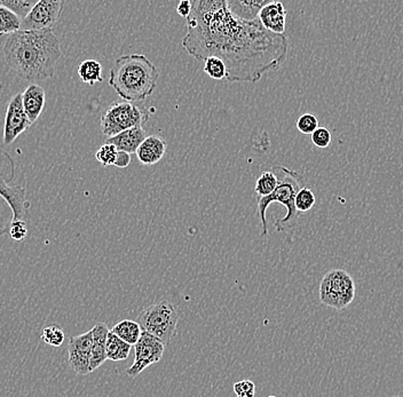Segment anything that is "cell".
Wrapping results in <instances>:
<instances>
[{"label": "cell", "instance_id": "4fadbf2b", "mask_svg": "<svg viewBox=\"0 0 403 397\" xmlns=\"http://www.w3.org/2000/svg\"><path fill=\"white\" fill-rule=\"evenodd\" d=\"M258 21L269 33L284 35L286 24V9L280 1H269L262 7Z\"/></svg>", "mask_w": 403, "mask_h": 397}, {"label": "cell", "instance_id": "ba28073f", "mask_svg": "<svg viewBox=\"0 0 403 397\" xmlns=\"http://www.w3.org/2000/svg\"><path fill=\"white\" fill-rule=\"evenodd\" d=\"M355 298V283L353 277L344 269L328 271L320 284V300L324 306L344 310Z\"/></svg>", "mask_w": 403, "mask_h": 397}, {"label": "cell", "instance_id": "d6a6232c", "mask_svg": "<svg viewBox=\"0 0 403 397\" xmlns=\"http://www.w3.org/2000/svg\"><path fill=\"white\" fill-rule=\"evenodd\" d=\"M192 12V1L189 0H183L178 4L177 13L181 18H187Z\"/></svg>", "mask_w": 403, "mask_h": 397}, {"label": "cell", "instance_id": "f546056e", "mask_svg": "<svg viewBox=\"0 0 403 397\" xmlns=\"http://www.w3.org/2000/svg\"><path fill=\"white\" fill-rule=\"evenodd\" d=\"M311 140H312V143L314 144L315 147L326 149V148L329 147L330 143L333 141V136H331V133L327 127L318 126L311 136Z\"/></svg>", "mask_w": 403, "mask_h": 397}, {"label": "cell", "instance_id": "8fae6325", "mask_svg": "<svg viewBox=\"0 0 403 397\" xmlns=\"http://www.w3.org/2000/svg\"><path fill=\"white\" fill-rule=\"evenodd\" d=\"M33 124L30 123L22 104V94L16 93L9 101L7 107L5 124H4V144L9 146Z\"/></svg>", "mask_w": 403, "mask_h": 397}, {"label": "cell", "instance_id": "3957f363", "mask_svg": "<svg viewBox=\"0 0 403 397\" xmlns=\"http://www.w3.org/2000/svg\"><path fill=\"white\" fill-rule=\"evenodd\" d=\"M156 65L144 54L123 55L110 69L109 85L127 102L142 103L157 87Z\"/></svg>", "mask_w": 403, "mask_h": 397}, {"label": "cell", "instance_id": "d6986e66", "mask_svg": "<svg viewBox=\"0 0 403 397\" xmlns=\"http://www.w3.org/2000/svg\"><path fill=\"white\" fill-rule=\"evenodd\" d=\"M131 348H132L131 344L123 342L121 338H118L116 335L109 331L106 342L107 359L112 362L125 361L130 355Z\"/></svg>", "mask_w": 403, "mask_h": 397}, {"label": "cell", "instance_id": "ac0fdd59", "mask_svg": "<svg viewBox=\"0 0 403 397\" xmlns=\"http://www.w3.org/2000/svg\"><path fill=\"white\" fill-rule=\"evenodd\" d=\"M268 3L269 1H265V0H259V1L232 0V1H227V5H228L230 12L235 15L236 18L245 21H254L258 20L260 11Z\"/></svg>", "mask_w": 403, "mask_h": 397}, {"label": "cell", "instance_id": "cb8c5ba5", "mask_svg": "<svg viewBox=\"0 0 403 397\" xmlns=\"http://www.w3.org/2000/svg\"><path fill=\"white\" fill-rule=\"evenodd\" d=\"M36 3V0H0V5L14 13L21 21L29 14Z\"/></svg>", "mask_w": 403, "mask_h": 397}, {"label": "cell", "instance_id": "5bb4252c", "mask_svg": "<svg viewBox=\"0 0 403 397\" xmlns=\"http://www.w3.org/2000/svg\"><path fill=\"white\" fill-rule=\"evenodd\" d=\"M166 149L168 144L164 138L158 136H147L136 151V158L141 164L151 166L162 161Z\"/></svg>", "mask_w": 403, "mask_h": 397}, {"label": "cell", "instance_id": "e0dca14e", "mask_svg": "<svg viewBox=\"0 0 403 397\" xmlns=\"http://www.w3.org/2000/svg\"><path fill=\"white\" fill-rule=\"evenodd\" d=\"M146 131L142 127H133L130 130L124 131L117 136L112 138H107L106 143L115 146L118 151H124V153H136L140 144L144 141Z\"/></svg>", "mask_w": 403, "mask_h": 397}, {"label": "cell", "instance_id": "ffe728a7", "mask_svg": "<svg viewBox=\"0 0 403 397\" xmlns=\"http://www.w3.org/2000/svg\"><path fill=\"white\" fill-rule=\"evenodd\" d=\"M110 331L133 347L139 342L142 333L141 327L139 325L138 322L131 321V320H123V321L118 322Z\"/></svg>", "mask_w": 403, "mask_h": 397}, {"label": "cell", "instance_id": "9c48e42d", "mask_svg": "<svg viewBox=\"0 0 403 397\" xmlns=\"http://www.w3.org/2000/svg\"><path fill=\"white\" fill-rule=\"evenodd\" d=\"M65 3L61 0H38L29 14L21 21V31L52 30L59 21Z\"/></svg>", "mask_w": 403, "mask_h": 397}, {"label": "cell", "instance_id": "7c38bea8", "mask_svg": "<svg viewBox=\"0 0 403 397\" xmlns=\"http://www.w3.org/2000/svg\"><path fill=\"white\" fill-rule=\"evenodd\" d=\"M92 344H93L92 330L80 336L71 337L69 340V365L74 372L80 376H87L91 374L90 359H91Z\"/></svg>", "mask_w": 403, "mask_h": 397}, {"label": "cell", "instance_id": "5b68a950", "mask_svg": "<svg viewBox=\"0 0 403 397\" xmlns=\"http://www.w3.org/2000/svg\"><path fill=\"white\" fill-rule=\"evenodd\" d=\"M15 177V166L12 157L6 151L0 149V196L5 200L12 210V221L23 220L30 207L26 198V188L23 185H11ZM9 224L4 221L0 213V237L9 234Z\"/></svg>", "mask_w": 403, "mask_h": 397}, {"label": "cell", "instance_id": "7402d4cb", "mask_svg": "<svg viewBox=\"0 0 403 397\" xmlns=\"http://www.w3.org/2000/svg\"><path fill=\"white\" fill-rule=\"evenodd\" d=\"M21 20L6 7L0 5V36L12 35L20 30Z\"/></svg>", "mask_w": 403, "mask_h": 397}, {"label": "cell", "instance_id": "6da1fadb", "mask_svg": "<svg viewBox=\"0 0 403 397\" xmlns=\"http://www.w3.org/2000/svg\"><path fill=\"white\" fill-rule=\"evenodd\" d=\"M186 20V52L198 61L220 59L226 65L227 82H259L280 68L288 56L286 35L269 33L258 20L236 18L227 0H195Z\"/></svg>", "mask_w": 403, "mask_h": 397}, {"label": "cell", "instance_id": "1f68e13d", "mask_svg": "<svg viewBox=\"0 0 403 397\" xmlns=\"http://www.w3.org/2000/svg\"><path fill=\"white\" fill-rule=\"evenodd\" d=\"M234 391L237 397H254L256 385L251 380H242L234 384Z\"/></svg>", "mask_w": 403, "mask_h": 397}, {"label": "cell", "instance_id": "4dcf8cb0", "mask_svg": "<svg viewBox=\"0 0 403 397\" xmlns=\"http://www.w3.org/2000/svg\"><path fill=\"white\" fill-rule=\"evenodd\" d=\"M9 235L15 241H22L28 235V226L24 220L11 221L9 227Z\"/></svg>", "mask_w": 403, "mask_h": 397}, {"label": "cell", "instance_id": "f1b7e54d", "mask_svg": "<svg viewBox=\"0 0 403 397\" xmlns=\"http://www.w3.org/2000/svg\"><path fill=\"white\" fill-rule=\"evenodd\" d=\"M296 127L299 132L305 136H312L314 131L318 127V119L313 114H303L298 118Z\"/></svg>", "mask_w": 403, "mask_h": 397}, {"label": "cell", "instance_id": "484cf974", "mask_svg": "<svg viewBox=\"0 0 403 397\" xmlns=\"http://www.w3.org/2000/svg\"><path fill=\"white\" fill-rule=\"evenodd\" d=\"M203 70L212 80H226V65L218 58H208V59L204 60Z\"/></svg>", "mask_w": 403, "mask_h": 397}, {"label": "cell", "instance_id": "7a4b0ae2", "mask_svg": "<svg viewBox=\"0 0 403 397\" xmlns=\"http://www.w3.org/2000/svg\"><path fill=\"white\" fill-rule=\"evenodd\" d=\"M3 52L9 68L29 82H41L53 77L62 56L61 44L53 30H18L7 37Z\"/></svg>", "mask_w": 403, "mask_h": 397}, {"label": "cell", "instance_id": "83f0119b", "mask_svg": "<svg viewBox=\"0 0 403 397\" xmlns=\"http://www.w3.org/2000/svg\"><path fill=\"white\" fill-rule=\"evenodd\" d=\"M117 153L118 151L116 149L115 146L104 143L97 149V153H95V158H97V162L103 165L104 168H107V166L115 164Z\"/></svg>", "mask_w": 403, "mask_h": 397}, {"label": "cell", "instance_id": "e575fe53", "mask_svg": "<svg viewBox=\"0 0 403 397\" xmlns=\"http://www.w3.org/2000/svg\"><path fill=\"white\" fill-rule=\"evenodd\" d=\"M268 397H276V396H268Z\"/></svg>", "mask_w": 403, "mask_h": 397}, {"label": "cell", "instance_id": "603a6c76", "mask_svg": "<svg viewBox=\"0 0 403 397\" xmlns=\"http://www.w3.org/2000/svg\"><path fill=\"white\" fill-rule=\"evenodd\" d=\"M276 185L277 178L272 170L262 172V175L257 179L254 192L258 195V197H266L275 190Z\"/></svg>", "mask_w": 403, "mask_h": 397}, {"label": "cell", "instance_id": "30bf717a", "mask_svg": "<svg viewBox=\"0 0 403 397\" xmlns=\"http://www.w3.org/2000/svg\"><path fill=\"white\" fill-rule=\"evenodd\" d=\"M165 347L166 346L161 340L142 331L141 337L134 346V362L127 369V376L138 377L144 369L158 363L162 359Z\"/></svg>", "mask_w": 403, "mask_h": 397}, {"label": "cell", "instance_id": "277c9868", "mask_svg": "<svg viewBox=\"0 0 403 397\" xmlns=\"http://www.w3.org/2000/svg\"><path fill=\"white\" fill-rule=\"evenodd\" d=\"M272 171L277 178L276 188L266 197H257V215L262 227V236L268 235L267 209L272 203L281 204L286 210V217L275 221L274 224L279 233L297 226L301 219V213L298 212L294 206L296 195L303 188V178L301 174L281 165L274 166Z\"/></svg>", "mask_w": 403, "mask_h": 397}, {"label": "cell", "instance_id": "52a82bcc", "mask_svg": "<svg viewBox=\"0 0 403 397\" xmlns=\"http://www.w3.org/2000/svg\"><path fill=\"white\" fill-rule=\"evenodd\" d=\"M149 116L147 108L140 103H112L101 116V131L107 138H112L133 127H142Z\"/></svg>", "mask_w": 403, "mask_h": 397}, {"label": "cell", "instance_id": "44dd1931", "mask_svg": "<svg viewBox=\"0 0 403 397\" xmlns=\"http://www.w3.org/2000/svg\"><path fill=\"white\" fill-rule=\"evenodd\" d=\"M78 76L87 85H95L103 80L102 65L97 60H85L78 65Z\"/></svg>", "mask_w": 403, "mask_h": 397}, {"label": "cell", "instance_id": "9a60e30c", "mask_svg": "<svg viewBox=\"0 0 403 397\" xmlns=\"http://www.w3.org/2000/svg\"><path fill=\"white\" fill-rule=\"evenodd\" d=\"M46 95L43 87L37 84L28 86L22 93V104L23 109L29 118L30 123H35L44 112Z\"/></svg>", "mask_w": 403, "mask_h": 397}, {"label": "cell", "instance_id": "836d02e7", "mask_svg": "<svg viewBox=\"0 0 403 397\" xmlns=\"http://www.w3.org/2000/svg\"><path fill=\"white\" fill-rule=\"evenodd\" d=\"M131 155L130 153H124V151H118L117 158H116L115 166L119 168H125L130 165Z\"/></svg>", "mask_w": 403, "mask_h": 397}, {"label": "cell", "instance_id": "2e32d148", "mask_svg": "<svg viewBox=\"0 0 403 397\" xmlns=\"http://www.w3.org/2000/svg\"><path fill=\"white\" fill-rule=\"evenodd\" d=\"M109 331L106 323H97L92 329L93 344H92L91 359H90L91 372L100 368L107 361L106 342Z\"/></svg>", "mask_w": 403, "mask_h": 397}, {"label": "cell", "instance_id": "4316f807", "mask_svg": "<svg viewBox=\"0 0 403 397\" xmlns=\"http://www.w3.org/2000/svg\"><path fill=\"white\" fill-rule=\"evenodd\" d=\"M41 339L48 346L55 348L61 347L62 344L65 342V331L58 324H53L43 330Z\"/></svg>", "mask_w": 403, "mask_h": 397}, {"label": "cell", "instance_id": "8992f818", "mask_svg": "<svg viewBox=\"0 0 403 397\" xmlns=\"http://www.w3.org/2000/svg\"><path fill=\"white\" fill-rule=\"evenodd\" d=\"M178 321L177 308L168 300L146 307L136 318L142 331L158 339L165 346H168L173 338Z\"/></svg>", "mask_w": 403, "mask_h": 397}, {"label": "cell", "instance_id": "d4e9b609", "mask_svg": "<svg viewBox=\"0 0 403 397\" xmlns=\"http://www.w3.org/2000/svg\"><path fill=\"white\" fill-rule=\"evenodd\" d=\"M315 203H316V198H315L314 192L312 189L307 188V187H303L294 198V206L301 214L311 211L314 207Z\"/></svg>", "mask_w": 403, "mask_h": 397}]
</instances>
